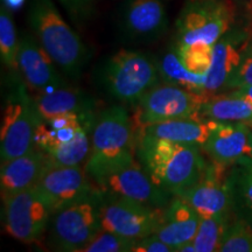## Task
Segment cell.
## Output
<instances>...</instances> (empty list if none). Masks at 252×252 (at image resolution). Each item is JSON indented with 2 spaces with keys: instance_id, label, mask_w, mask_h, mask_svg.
Wrapping results in <instances>:
<instances>
[{
  "instance_id": "obj_1",
  "label": "cell",
  "mask_w": 252,
  "mask_h": 252,
  "mask_svg": "<svg viewBox=\"0 0 252 252\" xmlns=\"http://www.w3.org/2000/svg\"><path fill=\"white\" fill-rule=\"evenodd\" d=\"M198 145L175 143L137 132L135 157L156 184L182 196L202 178L208 162Z\"/></svg>"
},
{
  "instance_id": "obj_5",
  "label": "cell",
  "mask_w": 252,
  "mask_h": 252,
  "mask_svg": "<svg viewBox=\"0 0 252 252\" xmlns=\"http://www.w3.org/2000/svg\"><path fill=\"white\" fill-rule=\"evenodd\" d=\"M235 17L231 0H188L176 19L175 45L214 46L234 27Z\"/></svg>"
},
{
  "instance_id": "obj_7",
  "label": "cell",
  "mask_w": 252,
  "mask_h": 252,
  "mask_svg": "<svg viewBox=\"0 0 252 252\" xmlns=\"http://www.w3.org/2000/svg\"><path fill=\"white\" fill-rule=\"evenodd\" d=\"M103 191L56 210L48 225L50 248L58 251L80 252L102 229L100 203Z\"/></svg>"
},
{
  "instance_id": "obj_6",
  "label": "cell",
  "mask_w": 252,
  "mask_h": 252,
  "mask_svg": "<svg viewBox=\"0 0 252 252\" xmlns=\"http://www.w3.org/2000/svg\"><path fill=\"white\" fill-rule=\"evenodd\" d=\"M17 80L6 100L2 116L0 130L1 163L23 156L35 146L36 128L42 121L33 94H30L24 81Z\"/></svg>"
},
{
  "instance_id": "obj_25",
  "label": "cell",
  "mask_w": 252,
  "mask_h": 252,
  "mask_svg": "<svg viewBox=\"0 0 252 252\" xmlns=\"http://www.w3.org/2000/svg\"><path fill=\"white\" fill-rule=\"evenodd\" d=\"M232 219V213L217 214L212 217L201 219L197 232L193 239L196 252L219 251L223 236Z\"/></svg>"
},
{
  "instance_id": "obj_24",
  "label": "cell",
  "mask_w": 252,
  "mask_h": 252,
  "mask_svg": "<svg viewBox=\"0 0 252 252\" xmlns=\"http://www.w3.org/2000/svg\"><path fill=\"white\" fill-rule=\"evenodd\" d=\"M158 64H159L160 78L163 83L174 84L194 93L208 94L206 91L207 74H196L186 68L179 56L175 45H173L158 60Z\"/></svg>"
},
{
  "instance_id": "obj_8",
  "label": "cell",
  "mask_w": 252,
  "mask_h": 252,
  "mask_svg": "<svg viewBox=\"0 0 252 252\" xmlns=\"http://www.w3.org/2000/svg\"><path fill=\"white\" fill-rule=\"evenodd\" d=\"M208 97L174 84L159 83L133 105L135 128L174 119L201 118V110Z\"/></svg>"
},
{
  "instance_id": "obj_29",
  "label": "cell",
  "mask_w": 252,
  "mask_h": 252,
  "mask_svg": "<svg viewBox=\"0 0 252 252\" xmlns=\"http://www.w3.org/2000/svg\"><path fill=\"white\" fill-rule=\"evenodd\" d=\"M175 47L186 68L196 74H208L210 64H212L214 46L194 43V45L182 47L175 45Z\"/></svg>"
},
{
  "instance_id": "obj_4",
  "label": "cell",
  "mask_w": 252,
  "mask_h": 252,
  "mask_svg": "<svg viewBox=\"0 0 252 252\" xmlns=\"http://www.w3.org/2000/svg\"><path fill=\"white\" fill-rule=\"evenodd\" d=\"M160 80L157 60L138 50H119L94 70V81L99 89L125 105H135Z\"/></svg>"
},
{
  "instance_id": "obj_11",
  "label": "cell",
  "mask_w": 252,
  "mask_h": 252,
  "mask_svg": "<svg viewBox=\"0 0 252 252\" xmlns=\"http://www.w3.org/2000/svg\"><path fill=\"white\" fill-rule=\"evenodd\" d=\"M35 187L48 200L53 212L99 193L84 166H49Z\"/></svg>"
},
{
  "instance_id": "obj_2",
  "label": "cell",
  "mask_w": 252,
  "mask_h": 252,
  "mask_svg": "<svg viewBox=\"0 0 252 252\" xmlns=\"http://www.w3.org/2000/svg\"><path fill=\"white\" fill-rule=\"evenodd\" d=\"M137 128L123 105L100 111L91 131V147L86 172L94 184L137 160Z\"/></svg>"
},
{
  "instance_id": "obj_15",
  "label": "cell",
  "mask_w": 252,
  "mask_h": 252,
  "mask_svg": "<svg viewBox=\"0 0 252 252\" xmlns=\"http://www.w3.org/2000/svg\"><path fill=\"white\" fill-rule=\"evenodd\" d=\"M228 171V165L212 160L197 184L180 196L193 207L201 219L231 213Z\"/></svg>"
},
{
  "instance_id": "obj_12",
  "label": "cell",
  "mask_w": 252,
  "mask_h": 252,
  "mask_svg": "<svg viewBox=\"0 0 252 252\" xmlns=\"http://www.w3.org/2000/svg\"><path fill=\"white\" fill-rule=\"evenodd\" d=\"M96 185L104 194L128 198L158 209H163L173 197L152 180L138 160L105 176Z\"/></svg>"
},
{
  "instance_id": "obj_3",
  "label": "cell",
  "mask_w": 252,
  "mask_h": 252,
  "mask_svg": "<svg viewBox=\"0 0 252 252\" xmlns=\"http://www.w3.org/2000/svg\"><path fill=\"white\" fill-rule=\"evenodd\" d=\"M28 24L34 36L60 70L70 80L82 76L91 53L83 40L65 23L53 0H30Z\"/></svg>"
},
{
  "instance_id": "obj_33",
  "label": "cell",
  "mask_w": 252,
  "mask_h": 252,
  "mask_svg": "<svg viewBox=\"0 0 252 252\" xmlns=\"http://www.w3.org/2000/svg\"><path fill=\"white\" fill-rule=\"evenodd\" d=\"M232 94H237V96L243 97V98L248 99L249 102L252 104V86H247V87H242L238 88V89L235 90H230Z\"/></svg>"
},
{
  "instance_id": "obj_18",
  "label": "cell",
  "mask_w": 252,
  "mask_h": 252,
  "mask_svg": "<svg viewBox=\"0 0 252 252\" xmlns=\"http://www.w3.org/2000/svg\"><path fill=\"white\" fill-rule=\"evenodd\" d=\"M201 217L187 201L180 196H173L163 208L161 222L154 235L178 252L182 245L191 242L196 235Z\"/></svg>"
},
{
  "instance_id": "obj_30",
  "label": "cell",
  "mask_w": 252,
  "mask_h": 252,
  "mask_svg": "<svg viewBox=\"0 0 252 252\" xmlns=\"http://www.w3.org/2000/svg\"><path fill=\"white\" fill-rule=\"evenodd\" d=\"M249 39L245 46L243 58L239 63L238 68L230 77L226 83L224 91L238 89V88L252 86V23L248 26Z\"/></svg>"
},
{
  "instance_id": "obj_34",
  "label": "cell",
  "mask_w": 252,
  "mask_h": 252,
  "mask_svg": "<svg viewBox=\"0 0 252 252\" xmlns=\"http://www.w3.org/2000/svg\"><path fill=\"white\" fill-rule=\"evenodd\" d=\"M25 2H26V0H1V4L5 5L8 9H11L12 12L23 7Z\"/></svg>"
},
{
  "instance_id": "obj_28",
  "label": "cell",
  "mask_w": 252,
  "mask_h": 252,
  "mask_svg": "<svg viewBox=\"0 0 252 252\" xmlns=\"http://www.w3.org/2000/svg\"><path fill=\"white\" fill-rule=\"evenodd\" d=\"M135 239L100 229L80 252H133Z\"/></svg>"
},
{
  "instance_id": "obj_31",
  "label": "cell",
  "mask_w": 252,
  "mask_h": 252,
  "mask_svg": "<svg viewBox=\"0 0 252 252\" xmlns=\"http://www.w3.org/2000/svg\"><path fill=\"white\" fill-rule=\"evenodd\" d=\"M65 12L76 24H83L93 17L94 0H59Z\"/></svg>"
},
{
  "instance_id": "obj_17",
  "label": "cell",
  "mask_w": 252,
  "mask_h": 252,
  "mask_svg": "<svg viewBox=\"0 0 252 252\" xmlns=\"http://www.w3.org/2000/svg\"><path fill=\"white\" fill-rule=\"evenodd\" d=\"M202 149L213 161L228 166L241 158H252V127L245 123L217 121Z\"/></svg>"
},
{
  "instance_id": "obj_10",
  "label": "cell",
  "mask_w": 252,
  "mask_h": 252,
  "mask_svg": "<svg viewBox=\"0 0 252 252\" xmlns=\"http://www.w3.org/2000/svg\"><path fill=\"white\" fill-rule=\"evenodd\" d=\"M162 210L103 193L100 203L102 229L138 241L157 231L161 222Z\"/></svg>"
},
{
  "instance_id": "obj_21",
  "label": "cell",
  "mask_w": 252,
  "mask_h": 252,
  "mask_svg": "<svg viewBox=\"0 0 252 252\" xmlns=\"http://www.w3.org/2000/svg\"><path fill=\"white\" fill-rule=\"evenodd\" d=\"M216 126L217 121L214 119L185 118L145 126L143 128H137V132L175 143L198 145L202 147Z\"/></svg>"
},
{
  "instance_id": "obj_22",
  "label": "cell",
  "mask_w": 252,
  "mask_h": 252,
  "mask_svg": "<svg viewBox=\"0 0 252 252\" xmlns=\"http://www.w3.org/2000/svg\"><path fill=\"white\" fill-rule=\"evenodd\" d=\"M228 187L232 215L252 228V158H241L229 166Z\"/></svg>"
},
{
  "instance_id": "obj_32",
  "label": "cell",
  "mask_w": 252,
  "mask_h": 252,
  "mask_svg": "<svg viewBox=\"0 0 252 252\" xmlns=\"http://www.w3.org/2000/svg\"><path fill=\"white\" fill-rule=\"evenodd\" d=\"M172 248L158 237L157 235H150L147 237L138 239L135 242L133 252H172Z\"/></svg>"
},
{
  "instance_id": "obj_27",
  "label": "cell",
  "mask_w": 252,
  "mask_h": 252,
  "mask_svg": "<svg viewBox=\"0 0 252 252\" xmlns=\"http://www.w3.org/2000/svg\"><path fill=\"white\" fill-rule=\"evenodd\" d=\"M219 252H252V228L234 217L226 229Z\"/></svg>"
},
{
  "instance_id": "obj_16",
  "label": "cell",
  "mask_w": 252,
  "mask_h": 252,
  "mask_svg": "<svg viewBox=\"0 0 252 252\" xmlns=\"http://www.w3.org/2000/svg\"><path fill=\"white\" fill-rule=\"evenodd\" d=\"M249 39V28L232 27L213 47V59L207 74L206 91L215 94L225 89L238 68Z\"/></svg>"
},
{
  "instance_id": "obj_14",
  "label": "cell",
  "mask_w": 252,
  "mask_h": 252,
  "mask_svg": "<svg viewBox=\"0 0 252 252\" xmlns=\"http://www.w3.org/2000/svg\"><path fill=\"white\" fill-rule=\"evenodd\" d=\"M19 70L28 90L37 94L67 86L58 64L43 49L35 36L25 34L19 40Z\"/></svg>"
},
{
  "instance_id": "obj_19",
  "label": "cell",
  "mask_w": 252,
  "mask_h": 252,
  "mask_svg": "<svg viewBox=\"0 0 252 252\" xmlns=\"http://www.w3.org/2000/svg\"><path fill=\"white\" fill-rule=\"evenodd\" d=\"M48 167L49 161L46 153L36 146L23 156L2 162L0 169L1 200L12 194L34 187Z\"/></svg>"
},
{
  "instance_id": "obj_26",
  "label": "cell",
  "mask_w": 252,
  "mask_h": 252,
  "mask_svg": "<svg viewBox=\"0 0 252 252\" xmlns=\"http://www.w3.org/2000/svg\"><path fill=\"white\" fill-rule=\"evenodd\" d=\"M11 9L1 4L0 7V58L7 70L18 77L20 74L18 63L19 40Z\"/></svg>"
},
{
  "instance_id": "obj_9",
  "label": "cell",
  "mask_w": 252,
  "mask_h": 252,
  "mask_svg": "<svg viewBox=\"0 0 252 252\" xmlns=\"http://www.w3.org/2000/svg\"><path fill=\"white\" fill-rule=\"evenodd\" d=\"M2 219L7 234L26 244L39 242L48 229L53 208L35 186L2 200Z\"/></svg>"
},
{
  "instance_id": "obj_13",
  "label": "cell",
  "mask_w": 252,
  "mask_h": 252,
  "mask_svg": "<svg viewBox=\"0 0 252 252\" xmlns=\"http://www.w3.org/2000/svg\"><path fill=\"white\" fill-rule=\"evenodd\" d=\"M119 26L128 41L154 42L168 32V14L160 0H125L121 9Z\"/></svg>"
},
{
  "instance_id": "obj_20",
  "label": "cell",
  "mask_w": 252,
  "mask_h": 252,
  "mask_svg": "<svg viewBox=\"0 0 252 252\" xmlns=\"http://www.w3.org/2000/svg\"><path fill=\"white\" fill-rule=\"evenodd\" d=\"M33 98L42 119H50L69 113H98L96 102L90 94L69 84L34 94Z\"/></svg>"
},
{
  "instance_id": "obj_23",
  "label": "cell",
  "mask_w": 252,
  "mask_h": 252,
  "mask_svg": "<svg viewBox=\"0 0 252 252\" xmlns=\"http://www.w3.org/2000/svg\"><path fill=\"white\" fill-rule=\"evenodd\" d=\"M201 117L220 122L245 123L252 127V104L231 91L210 94L201 110Z\"/></svg>"
}]
</instances>
